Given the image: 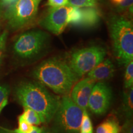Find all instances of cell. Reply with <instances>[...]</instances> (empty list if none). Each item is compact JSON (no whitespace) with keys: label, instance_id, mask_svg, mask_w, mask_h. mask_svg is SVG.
I'll return each mask as SVG.
<instances>
[{"label":"cell","instance_id":"cell-1","mask_svg":"<svg viewBox=\"0 0 133 133\" xmlns=\"http://www.w3.org/2000/svg\"><path fill=\"white\" fill-rule=\"evenodd\" d=\"M15 96L24 108L35 111L43 123L52 121L61 101L59 96L53 95L45 86L36 81L21 83L15 89Z\"/></svg>","mask_w":133,"mask_h":133},{"label":"cell","instance_id":"cell-2","mask_svg":"<svg viewBox=\"0 0 133 133\" xmlns=\"http://www.w3.org/2000/svg\"><path fill=\"white\" fill-rule=\"evenodd\" d=\"M33 76L55 93L64 95L71 90L79 78L69 64L57 57L45 60L38 65Z\"/></svg>","mask_w":133,"mask_h":133},{"label":"cell","instance_id":"cell-3","mask_svg":"<svg viewBox=\"0 0 133 133\" xmlns=\"http://www.w3.org/2000/svg\"><path fill=\"white\" fill-rule=\"evenodd\" d=\"M109 30L115 56L121 65L133 61V26L122 16H114L109 21Z\"/></svg>","mask_w":133,"mask_h":133},{"label":"cell","instance_id":"cell-4","mask_svg":"<svg viewBox=\"0 0 133 133\" xmlns=\"http://www.w3.org/2000/svg\"><path fill=\"white\" fill-rule=\"evenodd\" d=\"M83 111L70 96H63L52 119V129L56 133H79Z\"/></svg>","mask_w":133,"mask_h":133},{"label":"cell","instance_id":"cell-5","mask_svg":"<svg viewBox=\"0 0 133 133\" xmlns=\"http://www.w3.org/2000/svg\"><path fill=\"white\" fill-rule=\"evenodd\" d=\"M48 35L39 30H30L22 33L13 44V51L21 59H31L43 51L48 40Z\"/></svg>","mask_w":133,"mask_h":133},{"label":"cell","instance_id":"cell-6","mask_svg":"<svg viewBox=\"0 0 133 133\" xmlns=\"http://www.w3.org/2000/svg\"><path fill=\"white\" fill-rule=\"evenodd\" d=\"M106 50L93 46L76 50L71 54L69 66L78 77L88 74L105 59Z\"/></svg>","mask_w":133,"mask_h":133},{"label":"cell","instance_id":"cell-7","mask_svg":"<svg viewBox=\"0 0 133 133\" xmlns=\"http://www.w3.org/2000/svg\"><path fill=\"white\" fill-rule=\"evenodd\" d=\"M38 3L35 0H16L6 14L8 25L12 29H20L35 19Z\"/></svg>","mask_w":133,"mask_h":133},{"label":"cell","instance_id":"cell-8","mask_svg":"<svg viewBox=\"0 0 133 133\" xmlns=\"http://www.w3.org/2000/svg\"><path fill=\"white\" fill-rule=\"evenodd\" d=\"M112 98V91L109 86L99 81L93 86L88 101V108L96 115L104 114L109 109Z\"/></svg>","mask_w":133,"mask_h":133},{"label":"cell","instance_id":"cell-9","mask_svg":"<svg viewBox=\"0 0 133 133\" xmlns=\"http://www.w3.org/2000/svg\"><path fill=\"white\" fill-rule=\"evenodd\" d=\"M71 6L69 5L51 8V11L41 21V25L56 35L61 34L69 25V15Z\"/></svg>","mask_w":133,"mask_h":133},{"label":"cell","instance_id":"cell-10","mask_svg":"<svg viewBox=\"0 0 133 133\" xmlns=\"http://www.w3.org/2000/svg\"><path fill=\"white\" fill-rule=\"evenodd\" d=\"M95 83V81L87 77L78 81L71 89L70 97L83 110H86L88 108V101Z\"/></svg>","mask_w":133,"mask_h":133},{"label":"cell","instance_id":"cell-11","mask_svg":"<svg viewBox=\"0 0 133 133\" xmlns=\"http://www.w3.org/2000/svg\"><path fill=\"white\" fill-rule=\"evenodd\" d=\"M115 67L110 59H104L88 73V77L94 81H101L110 79L114 75Z\"/></svg>","mask_w":133,"mask_h":133},{"label":"cell","instance_id":"cell-12","mask_svg":"<svg viewBox=\"0 0 133 133\" xmlns=\"http://www.w3.org/2000/svg\"><path fill=\"white\" fill-rule=\"evenodd\" d=\"M81 11V19L79 26L91 27L99 22L101 14L96 7L79 8Z\"/></svg>","mask_w":133,"mask_h":133},{"label":"cell","instance_id":"cell-13","mask_svg":"<svg viewBox=\"0 0 133 133\" xmlns=\"http://www.w3.org/2000/svg\"><path fill=\"white\" fill-rule=\"evenodd\" d=\"M121 128L115 119L110 118L100 124L96 129V133H119Z\"/></svg>","mask_w":133,"mask_h":133},{"label":"cell","instance_id":"cell-14","mask_svg":"<svg viewBox=\"0 0 133 133\" xmlns=\"http://www.w3.org/2000/svg\"><path fill=\"white\" fill-rule=\"evenodd\" d=\"M21 116L26 122L31 125L38 126L41 123L40 117L37 113L29 108H24V113Z\"/></svg>","mask_w":133,"mask_h":133},{"label":"cell","instance_id":"cell-15","mask_svg":"<svg viewBox=\"0 0 133 133\" xmlns=\"http://www.w3.org/2000/svg\"><path fill=\"white\" fill-rule=\"evenodd\" d=\"M126 66L124 85L126 89H129L133 85V61L129 62Z\"/></svg>","mask_w":133,"mask_h":133},{"label":"cell","instance_id":"cell-16","mask_svg":"<svg viewBox=\"0 0 133 133\" xmlns=\"http://www.w3.org/2000/svg\"><path fill=\"white\" fill-rule=\"evenodd\" d=\"M99 0H69L67 5L77 8L96 7Z\"/></svg>","mask_w":133,"mask_h":133},{"label":"cell","instance_id":"cell-17","mask_svg":"<svg viewBox=\"0 0 133 133\" xmlns=\"http://www.w3.org/2000/svg\"><path fill=\"white\" fill-rule=\"evenodd\" d=\"M80 19V8L71 6V9L69 15V25L73 26H78Z\"/></svg>","mask_w":133,"mask_h":133},{"label":"cell","instance_id":"cell-18","mask_svg":"<svg viewBox=\"0 0 133 133\" xmlns=\"http://www.w3.org/2000/svg\"><path fill=\"white\" fill-rule=\"evenodd\" d=\"M92 125L89 115L86 110L83 111L82 121H81L80 132L84 133H92Z\"/></svg>","mask_w":133,"mask_h":133},{"label":"cell","instance_id":"cell-19","mask_svg":"<svg viewBox=\"0 0 133 133\" xmlns=\"http://www.w3.org/2000/svg\"><path fill=\"white\" fill-rule=\"evenodd\" d=\"M18 121H19V127L17 129H14L12 131V132H22V133H30L32 131L33 128V125L29 124L26 122L25 119L23 118L21 115L18 118Z\"/></svg>","mask_w":133,"mask_h":133},{"label":"cell","instance_id":"cell-20","mask_svg":"<svg viewBox=\"0 0 133 133\" xmlns=\"http://www.w3.org/2000/svg\"><path fill=\"white\" fill-rule=\"evenodd\" d=\"M9 88L7 85H0V114L8 104Z\"/></svg>","mask_w":133,"mask_h":133},{"label":"cell","instance_id":"cell-21","mask_svg":"<svg viewBox=\"0 0 133 133\" xmlns=\"http://www.w3.org/2000/svg\"><path fill=\"white\" fill-rule=\"evenodd\" d=\"M8 35V33L6 30H4L0 35V66H1L3 58H4Z\"/></svg>","mask_w":133,"mask_h":133},{"label":"cell","instance_id":"cell-22","mask_svg":"<svg viewBox=\"0 0 133 133\" xmlns=\"http://www.w3.org/2000/svg\"><path fill=\"white\" fill-rule=\"evenodd\" d=\"M114 6L120 10L132 9L133 0H110Z\"/></svg>","mask_w":133,"mask_h":133},{"label":"cell","instance_id":"cell-23","mask_svg":"<svg viewBox=\"0 0 133 133\" xmlns=\"http://www.w3.org/2000/svg\"><path fill=\"white\" fill-rule=\"evenodd\" d=\"M133 95V88L131 87L129 88V91L128 94L126 95L125 105L126 110H128L130 113L132 111V96Z\"/></svg>","mask_w":133,"mask_h":133},{"label":"cell","instance_id":"cell-24","mask_svg":"<svg viewBox=\"0 0 133 133\" xmlns=\"http://www.w3.org/2000/svg\"><path fill=\"white\" fill-rule=\"evenodd\" d=\"M69 0H48V5L51 8H59L67 5Z\"/></svg>","mask_w":133,"mask_h":133},{"label":"cell","instance_id":"cell-25","mask_svg":"<svg viewBox=\"0 0 133 133\" xmlns=\"http://www.w3.org/2000/svg\"><path fill=\"white\" fill-rule=\"evenodd\" d=\"M43 128H39L37 126H33L32 131L30 133H41L43 131ZM16 133H22V132H16Z\"/></svg>","mask_w":133,"mask_h":133},{"label":"cell","instance_id":"cell-26","mask_svg":"<svg viewBox=\"0 0 133 133\" xmlns=\"http://www.w3.org/2000/svg\"><path fill=\"white\" fill-rule=\"evenodd\" d=\"M16 0H0L1 3L4 5H12Z\"/></svg>","mask_w":133,"mask_h":133},{"label":"cell","instance_id":"cell-27","mask_svg":"<svg viewBox=\"0 0 133 133\" xmlns=\"http://www.w3.org/2000/svg\"><path fill=\"white\" fill-rule=\"evenodd\" d=\"M41 133H56V132H55L52 129H50L44 128H43V131H41Z\"/></svg>","mask_w":133,"mask_h":133},{"label":"cell","instance_id":"cell-28","mask_svg":"<svg viewBox=\"0 0 133 133\" xmlns=\"http://www.w3.org/2000/svg\"><path fill=\"white\" fill-rule=\"evenodd\" d=\"M3 13H2V11H1V8H0V24H1V21H2V19H3Z\"/></svg>","mask_w":133,"mask_h":133},{"label":"cell","instance_id":"cell-29","mask_svg":"<svg viewBox=\"0 0 133 133\" xmlns=\"http://www.w3.org/2000/svg\"><path fill=\"white\" fill-rule=\"evenodd\" d=\"M0 133H10V132H6V131H0Z\"/></svg>","mask_w":133,"mask_h":133},{"label":"cell","instance_id":"cell-30","mask_svg":"<svg viewBox=\"0 0 133 133\" xmlns=\"http://www.w3.org/2000/svg\"><path fill=\"white\" fill-rule=\"evenodd\" d=\"M35 1H36V2H37V3H38V4H39V3L40 2V1H41V0H35Z\"/></svg>","mask_w":133,"mask_h":133},{"label":"cell","instance_id":"cell-31","mask_svg":"<svg viewBox=\"0 0 133 133\" xmlns=\"http://www.w3.org/2000/svg\"><path fill=\"white\" fill-rule=\"evenodd\" d=\"M79 133H84V132H80Z\"/></svg>","mask_w":133,"mask_h":133}]
</instances>
